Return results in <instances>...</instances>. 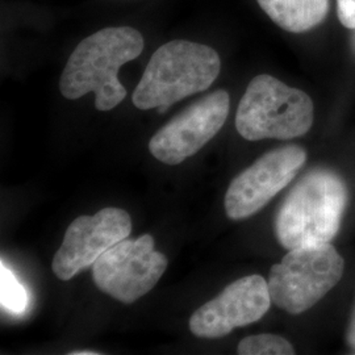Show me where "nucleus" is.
Listing matches in <instances>:
<instances>
[{"label":"nucleus","instance_id":"f257e3e1","mask_svg":"<svg viewBox=\"0 0 355 355\" xmlns=\"http://www.w3.org/2000/svg\"><path fill=\"white\" fill-rule=\"evenodd\" d=\"M144 49V37L130 26L105 28L83 41L71 53L60 79L66 99L76 101L95 92V107L111 111L127 96L119 80L123 64L136 60Z\"/></svg>","mask_w":355,"mask_h":355},{"label":"nucleus","instance_id":"f03ea898","mask_svg":"<svg viewBox=\"0 0 355 355\" xmlns=\"http://www.w3.org/2000/svg\"><path fill=\"white\" fill-rule=\"evenodd\" d=\"M220 70V57L211 46L170 41L153 54L133 92V104L142 111L157 108L164 114L173 104L209 89Z\"/></svg>","mask_w":355,"mask_h":355},{"label":"nucleus","instance_id":"7ed1b4c3","mask_svg":"<svg viewBox=\"0 0 355 355\" xmlns=\"http://www.w3.org/2000/svg\"><path fill=\"white\" fill-rule=\"evenodd\" d=\"M346 203L347 189L337 174L308 173L280 205L275 220L278 241L287 250L329 243L340 230Z\"/></svg>","mask_w":355,"mask_h":355},{"label":"nucleus","instance_id":"20e7f679","mask_svg":"<svg viewBox=\"0 0 355 355\" xmlns=\"http://www.w3.org/2000/svg\"><path fill=\"white\" fill-rule=\"evenodd\" d=\"M313 124V103L302 89L262 74L249 83L236 114V128L245 140H291Z\"/></svg>","mask_w":355,"mask_h":355},{"label":"nucleus","instance_id":"39448f33","mask_svg":"<svg viewBox=\"0 0 355 355\" xmlns=\"http://www.w3.org/2000/svg\"><path fill=\"white\" fill-rule=\"evenodd\" d=\"M343 258L330 243L288 250L270 270L268 291L280 309L300 315L337 286L343 274Z\"/></svg>","mask_w":355,"mask_h":355},{"label":"nucleus","instance_id":"423d86ee","mask_svg":"<svg viewBox=\"0 0 355 355\" xmlns=\"http://www.w3.org/2000/svg\"><path fill=\"white\" fill-rule=\"evenodd\" d=\"M167 268V258L154 250V239L117 242L92 266V278L101 291L123 304H132L152 291Z\"/></svg>","mask_w":355,"mask_h":355},{"label":"nucleus","instance_id":"0eeeda50","mask_svg":"<svg viewBox=\"0 0 355 355\" xmlns=\"http://www.w3.org/2000/svg\"><path fill=\"white\" fill-rule=\"evenodd\" d=\"M230 99L225 89H217L177 114L149 142L153 157L175 166L199 152L224 127Z\"/></svg>","mask_w":355,"mask_h":355},{"label":"nucleus","instance_id":"6e6552de","mask_svg":"<svg viewBox=\"0 0 355 355\" xmlns=\"http://www.w3.org/2000/svg\"><path fill=\"white\" fill-rule=\"evenodd\" d=\"M132 220L127 211L104 208L94 216H79L69 225L64 242L54 255L51 270L61 280H70L94 266L99 257L129 237Z\"/></svg>","mask_w":355,"mask_h":355},{"label":"nucleus","instance_id":"1a4fd4ad","mask_svg":"<svg viewBox=\"0 0 355 355\" xmlns=\"http://www.w3.org/2000/svg\"><path fill=\"white\" fill-rule=\"evenodd\" d=\"M305 161L306 153L297 145L262 155L230 183L225 195L227 216L232 220H242L261 211L291 183Z\"/></svg>","mask_w":355,"mask_h":355},{"label":"nucleus","instance_id":"9d476101","mask_svg":"<svg viewBox=\"0 0 355 355\" xmlns=\"http://www.w3.org/2000/svg\"><path fill=\"white\" fill-rule=\"evenodd\" d=\"M271 302L263 277H243L195 311L191 316V331L200 338L225 337L232 330L263 318Z\"/></svg>","mask_w":355,"mask_h":355},{"label":"nucleus","instance_id":"9b49d317","mask_svg":"<svg viewBox=\"0 0 355 355\" xmlns=\"http://www.w3.org/2000/svg\"><path fill=\"white\" fill-rule=\"evenodd\" d=\"M282 29L302 33L318 26L329 11V0H257Z\"/></svg>","mask_w":355,"mask_h":355},{"label":"nucleus","instance_id":"f8f14e48","mask_svg":"<svg viewBox=\"0 0 355 355\" xmlns=\"http://www.w3.org/2000/svg\"><path fill=\"white\" fill-rule=\"evenodd\" d=\"M0 302L3 309L12 315L24 313L29 303L26 287L13 275L12 271L1 262L0 267Z\"/></svg>","mask_w":355,"mask_h":355},{"label":"nucleus","instance_id":"ddd939ff","mask_svg":"<svg viewBox=\"0 0 355 355\" xmlns=\"http://www.w3.org/2000/svg\"><path fill=\"white\" fill-rule=\"evenodd\" d=\"M237 352L241 355L295 354L291 343L275 334H257L246 337L239 345Z\"/></svg>","mask_w":355,"mask_h":355},{"label":"nucleus","instance_id":"4468645a","mask_svg":"<svg viewBox=\"0 0 355 355\" xmlns=\"http://www.w3.org/2000/svg\"><path fill=\"white\" fill-rule=\"evenodd\" d=\"M337 13L343 26L355 29V0H337Z\"/></svg>","mask_w":355,"mask_h":355},{"label":"nucleus","instance_id":"2eb2a0df","mask_svg":"<svg viewBox=\"0 0 355 355\" xmlns=\"http://www.w3.org/2000/svg\"><path fill=\"white\" fill-rule=\"evenodd\" d=\"M347 340H349V343L352 345V347L355 349V311L353 318H352V322H350V327H349V331H347Z\"/></svg>","mask_w":355,"mask_h":355},{"label":"nucleus","instance_id":"dca6fc26","mask_svg":"<svg viewBox=\"0 0 355 355\" xmlns=\"http://www.w3.org/2000/svg\"><path fill=\"white\" fill-rule=\"evenodd\" d=\"M70 355H99L96 352H73Z\"/></svg>","mask_w":355,"mask_h":355},{"label":"nucleus","instance_id":"f3484780","mask_svg":"<svg viewBox=\"0 0 355 355\" xmlns=\"http://www.w3.org/2000/svg\"><path fill=\"white\" fill-rule=\"evenodd\" d=\"M354 46H355V35H354Z\"/></svg>","mask_w":355,"mask_h":355}]
</instances>
